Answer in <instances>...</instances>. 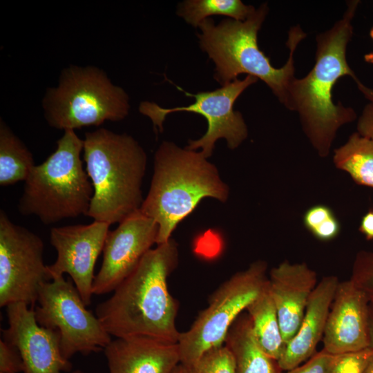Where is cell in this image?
<instances>
[{"mask_svg":"<svg viewBox=\"0 0 373 373\" xmlns=\"http://www.w3.org/2000/svg\"><path fill=\"white\" fill-rule=\"evenodd\" d=\"M187 368L189 373H236L233 354L224 344L205 352Z\"/></svg>","mask_w":373,"mask_h":373,"instance_id":"obj_24","label":"cell"},{"mask_svg":"<svg viewBox=\"0 0 373 373\" xmlns=\"http://www.w3.org/2000/svg\"><path fill=\"white\" fill-rule=\"evenodd\" d=\"M229 193L216 166L200 151L164 141L155 152L150 189L140 210L157 224L158 245L171 239L179 222L202 199L225 202Z\"/></svg>","mask_w":373,"mask_h":373,"instance_id":"obj_3","label":"cell"},{"mask_svg":"<svg viewBox=\"0 0 373 373\" xmlns=\"http://www.w3.org/2000/svg\"><path fill=\"white\" fill-rule=\"evenodd\" d=\"M369 302L352 280L339 282L322 339L325 351L338 354L369 347Z\"/></svg>","mask_w":373,"mask_h":373,"instance_id":"obj_15","label":"cell"},{"mask_svg":"<svg viewBox=\"0 0 373 373\" xmlns=\"http://www.w3.org/2000/svg\"><path fill=\"white\" fill-rule=\"evenodd\" d=\"M334 162L356 184L373 188V140L353 133L334 151Z\"/></svg>","mask_w":373,"mask_h":373,"instance_id":"obj_22","label":"cell"},{"mask_svg":"<svg viewBox=\"0 0 373 373\" xmlns=\"http://www.w3.org/2000/svg\"><path fill=\"white\" fill-rule=\"evenodd\" d=\"M357 133L361 136L373 140V101L363 108L357 123Z\"/></svg>","mask_w":373,"mask_h":373,"instance_id":"obj_31","label":"cell"},{"mask_svg":"<svg viewBox=\"0 0 373 373\" xmlns=\"http://www.w3.org/2000/svg\"><path fill=\"white\" fill-rule=\"evenodd\" d=\"M171 373H189L188 368L184 365L178 364Z\"/></svg>","mask_w":373,"mask_h":373,"instance_id":"obj_34","label":"cell"},{"mask_svg":"<svg viewBox=\"0 0 373 373\" xmlns=\"http://www.w3.org/2000/svg\"><path fill=\"white\" fill-rule=\"evenodd\" d=\"M333 355L323 349L305 363L281 373H328Z\"/></svg>","mask_w":373,"mask_h":373,"instance_id":"obj_28","label":"cell"},{"mask_svg":"<svg viewBox=\"0 0 373 373\" xmlns=\"http://www.w3.org/2000/svg\"><path fill=\"white\" fill-rule=\"evenodd\" d=\"M341 229L340 223L334 215L327 219L311 233L317 239L329 241L336 238Z\"/></svg>","mask_w":373,"mask_h":373,"instance_id":"obj_30","label":"cell"},{"mask_svg":"<svg viewBox=\"0 0 373 373\" xmlns=\"http://www.w3.org/2000/svg\"><path fill=\"white\" fill-rule=\"evenodd\" d=\"M364 59L367 63L373 64V52L365 55Z\"/></svg>","mask_w":373,"mask_h":373,"instance_id":"obj_35","label":"cell"},{"mask_svg":"<svg viewBox=\"0 0 373 373\" xmlns=\"http://www.w3.org/2000/svg\"><path fill=\"white\" fill-rule=\"evenodd\" d=\"M158 230L157 224L138 210L109 231L102 266L93 281V294L113 291L156 243Z\"/></svg>","mask_w":373,"mask_h":373,"instance_id":"obj_13","label":"cell"},{"mask_svg":"<svg viewBox=\"0 0 373 373\" xmlns=\"http://www.w3.org/2000/svg\"><path fill=\"white\" fill-rule=\"evenodd\" d=\"M333 215L334 214L329 207L322 204L316 205L305 212L303 216V223L305 227L312 232Z\"/></svg>","mask_w":373,"mask_h":373,"instance_id":"obj_29","label":"cell"},{"mask_svg":"<svg viewBox=\"0 0 373 373\" xmlns=\"http://www.w3.org/2000/svg\"><path fill=\"white\" fill-rule=\"evenodd\" d=\"M22 358L17 348L4 340L0 341V373L23 372Z\"/></svg>","mask_w":373,"mask_h":373,"instance_id":"obj_27","label":"cell"},{"mask_svg":"<svg viewBox=\"0 0 373 373\" xmlns=\"http://www.w3.org/2000/svg\"><path fill=\"white\" fill-rule=\"evenodd\" d=\"M224 345L233 354L236 373H281L277 361L259 346L248 314L235 321L227 335Z\"/></svg>","mask_w":373,"mask_h":373,"instance_id":"obj_19","label":"cell"},{"mask_svg":"<svg viewBox=\"0 0 373 373\" xmlns=\"http://www.w3.org/2000/svg\"><path fill=\"white\" fill-rule=\"evenodd\" d=\"M128 99L103 70L70 66L62 70L57 86L48 89L42 106L50 126L75 131L124 119L129 112Z\"/></svg>","mask_w":373,"mask_h":373,"instance_id":"obj_7","label":"cell"},{"mask_svg":"<svg viewBox=\"0 0 373 373\" xmlns=\"http://www.w3.org/2000/svg\"><path fill=\"white\" fill-rule=\"evenodd\" d=\"M35 166L32 155L10 127L0 120V185L25 181Z\"/></svg>","mask_w":373,"mask_h":373,"instance_id":"obj_21","label":"cell"},{"mask_svg":"<svg viewBox=\"0 0 373 373\" xmlns=\"http://www.w3.org/2000/svg\"><path fill=\"white\" fill-rule=\"evenodd\" d=\"M267 12V5L263 3L244 21L226 19L215 25L211 19H207L198 26L202 33L198 35L201 48L215 63L214 78L222 86L245 73L264 82L285 106L295 78L294 53L306 35L298 26L293 27L287 42L290 50L287 62L280 68L273 67L257 41Z\"/></svg>","mask_w":373,"mask_h":373,"instance_id":"obj_5","label":"cell"},{"mask_svg":"<svg viewBox=\"0 0 373 373\" xmlns=\"http://www.w3.org/2000/svg\"><path fill=\"white\" fill-rule=\"evenodd\" d=\"M368 334L369 347L373 349V301L369 302Z\"/></svg>","mask_w":373,"mask_h":373,"instance_id":"obj_33","label":"cell"},{"mask_svg":"<svg viewBox=\"0 0 373 373\" xmlns=\"http://www.w3.org/2000/svg\"><path fill=\"white\" fill-rule=\"evenodd\" d=\"M43 240L0 211V306L23 303L34 308L41 285L52 280L44 262Z\"/></svg>","mask_w":373,"mask_h":373,"instance_id":"obj_11","label":"cell"},{"mask_svg":"<svg viewBox=\"0 0 373 373\" xmlns=\"http://www.w3.org/2000/svg\"><path fill=\"white\" fill-rule=\"evenodd\" d=\"M8 327L3 338L15 346L23 363V373H84L70 372L72 363L61 350V336L55 329L41 326L34 308L23 303L6 306Z\"/></svg>","mask_w":373,"mask_h":373,"instance_id":"obj_14","label":"cell"},{"mask_svg":"<svg viewBox=\"0 0 373 373\" xmlns=\"http://www.w3.org/2000/svg\"><path fill=\"white\" fill-rule=\"evenodd\" d=\"M364 373H373V359L370 363Z\"/></svg>","mask_w":373,"mask_h":373,"instance_id":"obj_36","label":"cell"},{"mask_svg":"<svg viewBox=\"0 0 373 373\" xmlns=\"http://www.w3.org/2000/svg\"><path fill=\"white\" fill-rule=\"evenodd\" d=\"M246 310L259 346L266 354L277 361L284 352L285 344L269 283Z\"/></svg>","mask_w":373,"mask_h":373,"instance_id":"obj_20","label":"cell"},{"mask_svg":"<svg viewBox=\"0 0 373 373\" xmlns=\"http://www.w3.org/2000/svg\"><path fill=\"white\" fill-rule=\"evenodd\" d=\"M258 79L247 75L243 79L238 78L229 84L211 91L191 94L176 86L195 102L186 106L162 108L154 102L140 103V112L148 116L154 127L162 132L163 122L167 115L174 112L186 111L202 115L207 121V130L199 139L190 140L187 149H201L203 155L210 157L218 139L224 138L231 149L237 148L247 137V128L241 113L233 110V104L241 93Z\"/></svg>","mask_w":373,"mask_h":373,"instance_id":"obj_10","label":"cell"},{"mask_svg":"<svg viewBox=\"0 0 373 373\" xmlns=\"http://www.w3.org/2000/svg\"><path fill=\"white\" fill-rule=\"evenodd\" d=\"M109 224L94 220L89 224L53 227L50 244L57 251L55 262L48 265L51 280L68 274L86 306L91 303L96 260L103 251Z\"/></svg>","mask_w":373,"mask_h":373,"instance_id":"obj_12","label":"cell"},{"mask_svg":"<svg viewBox=\"0 0 373 373\" xmlns=\"http://www.w3.org/2000/svg\"><path fill=\"white\" fill-rule=\"evenodd\" d=\"M178 262V245L171 238L150 249L111 298L96 307L95 315L111 336H146L178 343V303L167 283Z\"/></svg>","mask_w":373,"mask_h":373,"instance_id":"obj_1","label":"cell"},{"mask_svg":"<svg viewBox=\"0 0 373 373\" xmlns=\"http://www.w3.org/2000/svg\"><path fill=\"white\" fill-rule=\"evenodd\" d=\"M350 280L373 301V252L359 251L355 258Z\"/></svg>","mask_w":373,"mask_h":373,"instance_id":"obj_26","label":"cell"},{"mask_svg":"<svg viewBox=\"0 0 373 373\" xmlns=\"http://www.w3.org/2000/svg\"><path fill=\"white\" fill-rule=\"evenodd\" d=\"M267 269L265 261H256L212 294L208 306L190 328L180 332L178 345L181 364L188 367L205 352L224 344L233 323L268 284Z\"/></svg>","mask_w":373,"mask_h":373,"instance_id":"obj_8","label":"cell"},{"mask_svg":"<svg viewBox=\"0 0 373 373\" xmlns=\"http://www.w3.org/2000/svg\"><path fill=\"white\" fill-rule=\"evenodd\" d=\"M84 160L93 186L86 216L109 225L140 209L147 157L131 135L104 128L85 133Z\"/></svg>","mask_w":373,"mask_h":373,"instance_id":"obj_4","label":"cell"},{"mask_svg":"<svg viewBox=\"0 0 373 373\" xmlns=\"http://www.w3.org/2000/svg\"><path fill=\"white\" fill-rule=\"evenodd\" d=\"M252 6H247L240 0H186L178 8V15L193 26L211 15H222L244 21L254 11Z\"/></svg>","mask_w":373,"mask_h":373,"instance_id":"obj_23","label":"cell"},{"mask_svg":"<svg viewBox=\"0 0 373 373\" xmlns=\"http://www.w3.org/2000/svg\"><path fill=\"white\" fill-rule=\"evenodd\" d=\"M373 359V349L334 354L328 373H364Z\"/></svg>","mask_w":373,"mask_h":373,"instance_id":"obj_25","label":"cell"},{"mask_svg":"<svg viewBox=\"0 0 373 373\" xmlns=\"http://www.w3.org/2000/svg\"><path fill=\"white\" fill-rule=\"evenodd\" d=\"M104 350L109 373H171L180 363L178 343L150 336L116 338Z\"/></svg>","mask_w":373,"mask_h":373,"instance_id":"obj_17","label":"cell"},{"mask_svg":"<svg viewBox=\"0 0 373 373\" xmlns=\"http://www.w3.org/2000/svg\"><path fill=\"white\" fill-rule=\"evenodd\" d=\"M84 140L73 130H66L57 141L55 151L35 165L24 181L18 210L35 216L45 224L87 215L93 186L83 167Z\"/></svg>","mask_w":373,"mask_h":373,"instance_id":"obj_6","label":"cell"},{"mask_svg":"<svg viewBox=\"0 0 373 373\" xmlns=\"http://www.w3.org/2000/svg\"><path fill=\"white\" fill-rule=\"evenodd\" d=\"M359 231L367 240H373V209L369 210L362 218Z\"/></svg>","mask_w":373,"mask_h":373,"instance_id":"obj_32","label":"cell"},{"mask_svg":"<svg viewBox=\"0 0 373 373\" xmlns=\"http://www.w3.org/2000/svg\"><path fill=\"white\" fill-rule=\"evenodd\" d=\"M317 284L316 272L304 262L285 260L271 269L269 287L285 346L296 334Z\"/></svg>","mask_w":373,"mask_h":373,"instance_id":"obj_16","label":"cell"},{"mask_svg":"<svg viewBox=\"0 0 373 373\" xmlns=\"http://www.w3.org/2000/svg\"><path fill=\"white\" fill-rule=\"evenodd\" d=\"M335 276L323 277L312 291L300 327L277 361L280 371L291 370L307 361L323 339L327 316L339 283Z\"/></svg>","mask_w":373,"mask_h":373,"instance_id":"obj_18","label":"cell"},{"mask_svg":"<svg viewBox=\"0 0 373 373\" xmlns=\"http://www.w3.org/2000/svg\"><path fill=\"white\" fill-rule=\"evenodd\" d=\"M359 1H348L341 19L316 37V62L302 79L294 78L288 90L285 106L299 113L304 131L322 157L329 152L337 130L355 119L352 108L332 101V88L339 78L351 76L370 101L373 90L361 83L346 60V48L353 33L352 19Z\"/></svg>","mask_w":373,"mask_h":373,"instance_id":"obj_2","label":"cell"},{"mask_svg":"<svg viewBox=\"0 0 373 373\" xmlns=\"http://www.w3.org/2000/svg\"><path fill=\"white\" fill-rule=\"evenodd\" d=\"M370 35L371 38L373 39V27L370 30Z\"/></svg>","mask_w":373,"mask_h":373,"instance_id":"obj_37","label":"cell"},{"mask_svg":"<svg viewBox=\"0 0 373 373\" xmlns=\"http://www.w3.org/2000/svg\"><path fill=\"white\" fill-rule=\"evenodd\" d=\"M73 284L64 276L43 283L34 309L41 326L59 333L61 353L68 360L77 353L103 350L112 341L97 316L86 308Z\"/></svg>","mask_w":373,"mask_h":373,"instance_id":"obj_9","label":"cell"}]
</instances>
